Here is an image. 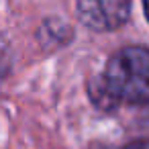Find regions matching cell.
<instances>
[{"instance_id": "obj_1", "label": "cell", "mask_w": 149, "mask_h": 149, "mask_svg": "<svg viewBox=\"0 0 149 149\" xmlns=\"http://www.w3.org/2000/svg\"><path fill=\"white\" fill-rule=\"evenodd\" d=\"M92 102L100 108L116 104H149V49L125 47L116 51L102 76L90 82Z\"/></svg>"}, {"instance_id": "obj_5", "label": "cell", "mask_w": 149, "mask_h": 149, "mask_svg": "<svg viewBox=\"0 0 149 149\" xmlns=\"http://www.w3.org/2000/svg\"><path fill=\"white\" fill-rule=\"evenodd\" d=\"M143 8H145V15H147V21H149V0H143Z\"/></svg>"}, {"instance_id": "obj_4", "label": "cell", "mask_w": 149, "mask_h": 149, "mask_svg": "<svg viewBox=\"0 0 149 149\" xmlns=\"http://www.w3.org/2000/svg\"><path fill=\"white\" fill-rule=\"evenodd\" d=\"M123 149H149V139H139V141H133V143L125 145Z\"/></svg>"}, {"instance_id": "obj_3", "label": "cell", "mask_w": 149, "mask_h": 149, "mask_svg": "<svg viewBox=\"0 0 149 149\" xmlns=\"http://www.w3.org/2000/svg\"><path fill=\"white\" fill-rule=\"evenodd\" d=\"M10 63H13V55H10V45L6 41V37L0 33V84L4 82V78L10 72Z\"/></svg>"}, {"instance_id": "obj_2", "label": "cell", "mask_w": 149, "mask_h": 149, "mask_svg": "<svg viewBox=\"0 0 149 149\" xmlns=\"http://www.w3.org/2000/svg\"><path fill=\"white\" fill-rule=\"evenodd\" d=\"M80 21L94 31H114L129 21L131 0H76Z\"/></svg>"}]
</instances>
